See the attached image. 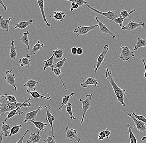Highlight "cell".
<instances>
[{"mask_svg": "<svg viewBox=\"0 0 146 143\" xmlns=\"http://www.w3.org/2000/svg\"><path fill=\"white\" fill-rule=\"evenodd\" d=\"M105 65L106 67L105 71V76L106 79L109 82L110 85L113 87L115 94L117 98V101L123 107H125L126 104L124 102V97L126 96L125 92L126 90L125 89H122L119 88L117 84L115 82L113 76V73L108 68L106 63V61H104Z\"/></svg>", "mask_w": 146, "mask_h": 143, "instance_id": "6da1fadb", "label": "cell"}, {"mask_svg": "<svg viewBox=\"0 0 146 143\" xmlns=\"http://www.w3.org/2000/svg\"><path fill=\"white\" fill-rule=\"evenodd\" d=\"M22 103H19L18 104L11 102L5 98L3 94H1L0 99V115H3L13 110L18 108L21 105Z\"/></svg>", "mask_w": 146, "mask_h": 143, "instance_id": "7a4b0ae2", "label": "cell"}, {"mask_svg": "<svg viewBox=\"0 0 146 143\" xmlns=\"http://www.w3.org/2000/svg\"><path fill=\"white\" fill-rule=\"evenodd\" d=\"M31 100V98H25L24 99V101L22 103L21 105L19 106L18 108L13 110L9 112L8 114L7 117L4 120L5 122L7 121V120L12 118L13 117L16 115H21L24 114V113L21 111V109L22 107H24L25 109H27L26 107H31L32 105V103L29 102Z\"/></svg>", "mask_w": 146, "mask_h": 143, "instance_id": "3957f363", "label": "cell"}, {"mask_svg": "<svg viewBox=\"0 0 146 143\" xmlns=\"http://www.w3.org/2000/svg\"><path fill=\"white\" fill-rule=\"evenodd\" d=\"M41 99H42V101L44 105V107H45V111L46 113V121L50 124V127H51V131L49 132L48 134H51V136L54 138L55 132L53 123L54 121L55 117L54 115H52V114L51 113V112H50L52 107H51L49 105H46L45 104V103L44 102V101L43 100V98H41Z\"/></svg>", "mask_w": 146, "mask_h": 143, "instance_id": "277c9868", "label": "cell"}, {"mask_svg": "<svg viewBox=\"0 0 146 143\" xmlns=\"http://www.w3.org/2000/svg\"><path fill=\"white\" fill-rule=\"evenodd\" d=\"M94 94H87L86 95L85 100H82L79 99V101L82 103V108H83V115H82V120H81V124L83 123L85 117L88 110L90 108L91 106V100L92 97Z\"/></svg>", "mask_w": 146, "mask_h": 143, "instance_id": "5b68a950", "label": "cell"}, {"mask_svg": "<svg viewBox=\"0 0 146 143\" xmlns=\"http://www.w3.org/2000/svg\"><path fill=\"white\" fill-rule=\"evenodd\" d=\"M99 27L98 25L97 24L90 26L81 25V26H78L76 29H75L73 31V33L77 36H80L81 35H84L91 31L96 30L97 28H99Z\"/></svg>", "mask_w": 146, "mask_h": 143, "instance_id": "8992f818", "label": "cell"}, {"mask_svg": "<svg viewBox=\"0 0 146 143\" xmlns=\"http://www.w3.org/2000/svg\"><path fill=\"white\" fill-rule=\"evenodd\" d=\"M66 130V139L69 142H76L79 143L81 141V137H79L78 134V131L72 128L69 129L68 127H65Z\"/></svg>", "mask_w": 146, "mask_h": 143, "instance_id": "52a82bcc", "label": "cell"}, {"mask_svg": "<svg viewBox=\"0 0 146 143\" xmlns=\"http://www.w3.org/2000/svg\"><path fill=\"white\" fill-rule=\"evenodd\" d=\"M122 49L121 50L119 58L123 61H127L130 58L135 57V54L127 46H120Z\"/></svg>", "mask_w": 146, "mask_h": 143, "instance_id": "ba28073f", "label": "cell"}, {"mask_svg": "<svg viewBox=\"0 0 146 143\" xmlns=\"http://www.w3.org/2000/svg\"><path fill=\"white\" fill-rule=\"evenodd\" d=\"M86 5L88 7V9H90V10H92V11L96 13L104 16L108 20H110V21L113 20V19H116V18H118L117 14L115 11L112 10V11H110L107 12H102L99 11L97 10L96 9L92 8L89 4H87Z\"/></svg>", "mask_w": 146, "mask_h": 143, "instance_id": "9c48e42d", "label": "cell"}, {"mask_svg": "<svg viewBox=\"0 0 146 143\" xmlns=\"http://www.w3.org/2000/svg\"><path fill=\"white\" fill-rule=\"evenodd\" d=\"M109 49V46L108 44H106L104 46V48L102 49V52L100 54L98 58L97 61L96 65V66L94 65L95 73H96L98 68L100 67L101 65L102 64L103 62L105 61V58H106V55L108 52V50Z\"/></svg>", "mask_w": 146, "mask_h": 143, "instance_id": "30bf717a", "label": "cell"}, {"mask_svg": "<svg viewBox=\"0 0 146 143\" xmlns=\"http://www.w3.org/2000/svg\"><path fill=\"white\" fill-rule=\"evenodd\" d=\"M145 23L139 22L137 23L133 20H129L128 23L126 26H124L121 27V29L123 30L131 32L136 30L137 28L142 29L145 27Z\"/></svg>", "mask_w": 146, "mask_h": 143, "instance_id": "8fae6325", "label": "cell"}, {"mask_svg": "<svg viewBox=\"0 0 146 143\" xmlns=\"http://www.w3.org/2000/svg\"><path fill=\"white\" fill-rule=\"evenodd\" d=\"M5 73L6 75L5 76L4 79L6 80V83L13 86L15 91H17V88L15 85V77L14 74L13 73L12 70L5 71Z\"/></svg>", "mask_w": 146, "mask_h": 143, "instance_id": "7c38bea8", "label": "cell"}, {"mask_svg": "<svg viewBox=\"0 0 146 143\" xmlns=\"http://www.w3.org/2000/svg\"><path fill=\"white\" fill-rule=\"evenodd\" d=\"M95 19L96 20L97 22L98 23L99 28L100 29V33L101 34H109L111 35L113 37V39H115V38L116 37V35L114 33L112 32L107 28L106 26V24H104L103 22H100L96 16L95 17Z\"/></svg>", "mask_w": 146, "mask_h": 143, "instance_id": "4fadbf2b", "label": "cell"}, {"mask_svg": "<svg viewBox=\"0 0 146 143\" xmlns=\"http://www.w3.org/2000/svg\"><path fill=\"white\" fill-rule=\"evenodd\" d=\"M127 115V116H129L130 118H131L132 121L134 122L135 124V127H136L138 131L141 132H146V127L145 123L137 120L135 117L132 116V114H130L129 112V113Z\"/></svg>", "mask_w": 146, "mask_h": 143, "instance_id": "5bb4252c", "label": "cell"}, {"mask_svg": "<svg viewBox=\"0 0 146 143\" xmlns=\"http://www.w3.org/2000/svg\"><path fill=\"white\" fill-rule=\"evenodd\" d=\"M43 107L42 106H39L37 109L32 111L28 112L25 115V120L23 121V123H25L30 120H34L36 119V115L42 109Z\"/></svg>", "mask_w": 146, "mask_h": 143, "instance_id": "9a60e30c", "label": "cell"}, {"mask_svg": "<svg viewBox=\"0 0 146 143\" xmlns=\"http://www.w3.org/2000/svg\"><path fill=\"white\" fill-rule=\"evenodd\" d=\"M44 47V44H41L40 41H38L35 45H33V49L31 50L30 52L27 54V58H32V56L35 55L38 51L42 50Z\"/></svg>", "mask_w": 146, "mask_h": 143, "instance_id": "2e32d148", "label": "cell"}, {"mask_svg": "<svg viewBox=\"0 0 146 143\" xmlns=\"http://www.w3.org/2000/svg\"><path fill=\"white\" fill-rule=\"evenodd\" d=\"M11 18H9L5 19L3 16H0V27L2 30H4L5 32H9V28L10 27H12L13 26L9 25L11 22Z\"/></svg>", "mask_w": 146, "mask_h": 143, "instance_id": "e0dca14e", "label": "cell"}, {"mask_svg": "<svg viewBox=\"0 0 146 143\" xmlns=\"http://www.w3.org/2000/svg\"><path fill=\"white\" fill-rule=\"evenodd\" d=\"M37 3H38V6H39V8L40 9V11L42 17L43 21L45 23L47 27H51V24L48 22L46 20V17L44 9V0H37Z\"/></svg>", "mask_w": 146, "mask_h": 143, "instance_id": "ac0fdd59", "label": "cell"}, {"mask_svg": "<svg viewBox=\"0 0 146 143\" xmlns=\"http://www.w3.org/2000/svg\"><path fill=\"white\" fill-rule=\"evenodd\" d=\"M81 80L83 82L81 83L80 86L84 88H87L89 85H94L96 86L98 84V81L92 77H88L85 81L82 79H81Z\"/></svg>", "mask_w": 146, "mask_h": 143, "instance_id": "d6986e66", "label": "cell"}, {"mask_svg": "<svg viewBox=\"0 0 146 143\" xmlns=\"http://www.w3.org/2000/svg\"><path fill=\"white\" fill-rule=\"evenodd\" d=\"M42 82V81L39 80H35L33 79H31L27 81L26 84L23 85V86H26L27 87V90L30 91H33L35 90V86L36 84Z\"/></svg>", "mask_w": 146, "mask_h": 143, "instance_id": "ffe728a7", "label": "cell"}, {"mask_svg": "<svg viewBox=\"0 0 146 143\" xmlns=\"http://www.w3.org/2000/svg\"><path fill=\"white\" fill-rule=\"evenodd\" d=\"M41 139L42 137L40 136V131L39 130L37 134L35 132L31 133L27 142L28 143H40V140Z\"/></svg>", "mask_w": 146, "mask_h": 143, "instance_id": "44dd1931", "label": "cell"}, {"mask_svg": "<svg viewBox=\"0 0 146 143\" xmlns=\"http://www.w3.org/2000/svg\"><path fill=\"white\" fill-rule=\"evenodd\" d=\"M28 122L29 123L33 124L35 127L40 131L44 132L46 131L44 128L47 125V123H44L40 121H35L34 120H30L28 121Z\"/></svg>", "mask_w": 146, "mask_h": 143, "instance_id": "7402d4cb", "label": "cell"}, {"mask_svg": "<svg viewBox=\"0 0 146 143\" xmlns=\"http://www.w3.org/2000/svg\"><path fill=\"white\" fill-rule=\"evenodd\" d=\"M66 16V14L62 11H54V15L50 16L48 18H54L56 20L63 22L65 17Z\"/></svg>", "mask_w": 146, "mask_h": 143, "instance_id": "603a6c76", "label": "cell"}, {"mask_svg": "<svg viewBox=\"0 0 146 143\" xmlns=\"http://www.w3.org/2000/svg\"><path fill=\"white\" fill-rule=\"evenodd\" d=\"M54 53H53V54L52 56L49 58L47 60H45L44 61V67H43V71H45L46 69L48 67L53 68H54L55 66V64L54 62Z\"/></svg>", "mask_w": 146, "mask_h": 143, "instance_id": "cb8c5ba5", "label": "cell"}, {"mask_svg": "<svg viewBox=\"0 0 146 143\" xmlns=\"http://www.w3.org/2000/svg\"><path fill=\"white\" fill-rule=\"evenodd\" d=\"M33 23V20H29L27 21H20L18 24H15L14 29L19 28L21 30H24L29 25H31Z\"/></svg>", "mask_w": 146, "mask_h": 143, "instance_id": "d4e9b609", "label": "cell"}, {"mask_svg": "<svg viewBox=\"0 0 146 143\" xmlns=\"http://www.w3.org/2000/svg\"><path fill=\"white\" fill-rule=\"evenodd\" d=\"M30 32L28 31L26 32H24L21 37L18 39L19 41L27 46V49H29L30 48V42H29V38H28V35L30 34Z\"/></svg>", "mask_w": 146, "mask_h": 143, "instance_id": "484cf974", "label": "cell"}, {"mask_svg": "<svg viewBox=\"0 0 146 143\" xmlns=\"http://www.w3.org/2000/svg\"><path fill=\"white\" fill-rule=\"evenodd\" d=\"M127 127L128 131L127 133L128 134L129 136L130 143H137L136 137H135V135L133 134V131L132 130V128H135V127H132L130 125L128 124Z\"/></svg>", "mask_w": 146, "mask_h": 143, "instance_id": "4316f807", "label": "cell"}, {"mask_svg": "<svg viewBox=\"0 0 146 143\" xmlns=\"http://www.w3.org/2000/svg\"><path fill=\"white\" fill-rule=\"evenodd\" d=\"M26 91H27V92L28 94H30L31 96L33 98H35V99H37V98H43L46 99V100H50V101L51 100V98H50V95H48V97H47L42 95L39 94L37 91H31L27 90H26Z\"/></svg>", "mask_w": 146, "mask_h": 143, "instance_id": "83f0119b", "label": "cell"}, {"mask_svg": "<svg viewBox=\"0 0 146 143\" xmlns=\"http://www.w3.org/2000/svg\"><path fill=\"white\" fill-rule=\"evenodd\" d=\"M15 41H12L11 42V49L10 51V57L11 59L16 61L17 58V54L16 52V49H17L16 47L15 46Z\"/></svg>", "mask_w": 146, "mask_h": 143, "instance_id": "f1b7e54d", "label": "cell"}, {"mask_svg": "<svg viewBox=\"0 0 146 143\" xmlns=\"http://www.w3.org/2000/svg\"><path fill=\"white\" fill-rule=\"evenodd\" d=\"M31 63V60L26 57L20 58L19 60V63L20 66L25 68H28L30 67Z\"/></svg>", "mask_w": 146, "mask_h": 143, "instance_id": "f546056e", "label": "cell"}, {"mask_svg": "<svg viewBox=\"0 0 146 143\" xmlns=\"http://www.w3.org/2000/svg\"><path fill=\"white\" fill-rule=\"evenodd\" d=\"M135 47L133 49L134 51H136L137 49L141 47H145L146 48V41L145 40H143L138 37L136 43H134Z\"/></svg>", "mask_w": 146, "mask_h": 143, "instance_id": "4dcf8cb0", "label": "cell"}, {"mask_svg": "<svg viewBox=\"0 0 146 143\" xmlns=\"http://www.w3.org/2000/svg\"><path fill=\"white\" fill-rule=\"evenodd\" d=\"M75 94V93H72L70 95H69L65 96L63 97L62 98V105L59 107V111H61V110H62V109L64 105H66L68 103V101H69L70 97H71V96H72V97L75 98V97L74 96V95Z\"/></svg>", "mask_w": 146, "mask_h": 143, "instance_id": "1f68e13d", "label": "cell"}, {"mask_svg": "<svg viewBox=\"0 0 146 143\" xmlns=\"http://www.w3.org/2000/svg\"><path fill=\"white\" fill-rule=\"evenodd\" d=\"M51 71L53 72L56 76H59V78L60 79V80H61V82H62V84L63 86L64 89H65L66 92H68V90H67V88L66 87L65 85H64V84L63 81L62 80V77H61V75L62 74V72H61V69H60V68H52Z\"/></svg>", "mask_w": 146, "mask_h": 143, "instance_id": "d6a6232c", "label": "cell"}, {"mask_svg": "<svg viewBox=\"0 0 146 143\" xmlns=\"http://www.w3.org/2000/svg\"><path fill=\"white\" fill-rule=\"evenodd\" d=\"M11 130V127L9 125H7L5 123V122H2V125L1 127V131L3 132L5 136V137H8L9 136L10 133H9V130Z\"/></svg>", "mask_w": 146, "mask_h": 143, "instance_id": "836d02e7", "label": "cell"}, {"mask_svg": "<svg viewBox=\"0 0 146 143\" xmlns=\"http://www.w3.org/2000/svg\"><path fill=\"white\" fill-rule=\"evenodd\" d=\"M66 111L70 116V118L72 120H76V118L74 116L72 111V105L71 103H68L66 105Z\"/></svg>", "mask_w": 146, "mask_h": 143, "instance_id": "e575fe53", "label": "cell"}, {"mask_svg": "<svg viewBox=\"0 0 146 143\" xmlns=\"http://www.w3.org/2000/svg\"><path fill=\"white\" fill-rule=\"evenodd\" d=\"M53 53H54V57L56 59H62V57L64 55V51L63 49H59L56 48L55 50H53Z\"/></svg>", "mask_w": 146, "mask_h": 143, "instance_id": "d590c367", "label": "cell"}, {"mask_svg": "<svg viewBox=\"0 0 146 143\" xmlns=\"http://www.w3.org/2000/svg\"><path fill=\"white\" fill-rule=\"evenodd\" d=\"M135 11L136 9H134L133 10H132L129 13H128L127 11L125 10H122L121 11V12H120V15H121V17L124 18L125 20H127L128 18H129V16H130V14L135 12Z\"/></svg>", "mask_w": 146, "mask_h": 143, "instance_id": "8d00e7d4", "label": "cell"}, {"mask_svg": "<svg viewBox=\"0 0 146 143\" xmlns=\"http://www.w3.org/2000/svg\"><path fill=\"white\" fill-rule=\"evenodd\" d=\"M22 128V126L21 125H19L13 126L11 129L9 136H12L18 134L19 132V131H20V129Z\"/></svg>", "mask_w": 146, "mask_h": 143, "instance_id": "74e56055", "label": "cell"}, {"mask_svg": "<svg viewBox=\"0 0 146 143\" xmlns=\"http://www.w3.org/2000/svg\"><path fill=\"white\" fill-rule=\"evenodd\" d=\"M3 95L5 97V98L9 101L11 102L15 103V104H18V102L16 100V97L13 95H8L7 94H3Z\"/></svg>", "mask_w": 146, "mask_h": 143, "instance_id": "f35d334b", "label": "cell"}, {"mask_svg": "<svg viewBox=\"0 0 146 143\" xmlns=\"http://www.w3.org/2000/svg\"><path fill=\"white\" fill-rule=\"evenodd\" d=\"M64 1L72 2L78 5L79 6H84V5L89 4V3L84 0H64Z\"/></svg>", "mask_w": 146, "mask_h": 143, "instance_id": "ab89813d", "label": "cell"}, {"mask_svg": "<svg viewBox=\"0 0 146 143\" xmlns=\"http://www.w3.org/2000/svg\"><path fill=\"white\" fill-rule=\"evenodd\" d=\"M111 21H113L115 23L118 24L119 25V27H122L124 26L123 23L125 20L124 18L120 17L119 18H116V19H113V20H111Z\"/></svg>", "mask_w": 146, "mask_h": 143, "instance_id": "60d3db41", "label": "cell"}, {"mask_svg": "<svg viewBox=\"0 0 146 143\" xmlns=\"http://www.w3.org/2000/svg\"><path fill=\"white\" fill-rule=\"evenodd\" d=\"M132 116L134 117H135L137 120L139 121H141V122H143V123L146 124V118L145 117L141 115H137L133 111H132Z\"/></svg>", "mask_w": 146, "mask_h": 143, "instance_id": "b9f144b4", "label": "cell"}, {"mask_svg": "<svg viewBox=\"0 0 146 143\" xmlns=\"http://www.w3.org/2000/svg\"><path fill=\"white\" fill-rule=\"evenodd\" d=\"M66 61V58H64L63 59H61V61H59L56 64H55V66L54 68H61L62 67Z\"/></svg>", "mask_w": 146, "mask_h": 143, "instance_id": "7bdbcfd3", "label": "cell"}, {"mask_svg": "<svg viewBox=\"0 0 146 143\" xmlns=\"http://www.w3.org/2000/svg\"><path fill=\"white\" fill-rule=\"evenodd\" d=\"M53 138L54 137H52V136H48L47 139L43 140V142L47 143H56V142Z\"/></svg>", "mask_w": 146, "mask_h": 143, "instance_id": "ee69618b", "label": "cell"}, {"mask_svg": "<svg viewBox=\"0 0 146 143\" xmlns=\"http://www.w3.org/2000/svg\"><path fill=\"white\" fill-rule=\"evenodd\" d=\"M29 132V130H28V129H27L26 130V131H25V133L22 136H21L20 139H19V140L18 141V142H17L16 143H23V140L24 139L25 137V136L27 135V134L28 133V132Z\"/></svg>", "mask_w": 146, "mask_h": 143, "instance_id": "f6af8a7d", "label": "cell"}, {"mask_svg": "<svg viewBox=\"0 0 146 143\" xmlns=\"http://www.w3.org/2000/svg\"><path fill=\"white\" fill-rule=\"evenodd\" d=\"M79 7V6L78 5L72 2V3H71V9H70V11L71 12H72L74 10H76V9H78Z\"/></svg>", "mask_w": 146, "mask_h": 143, "instance_id": "bcb514c9", "label": "cell"}, {"mask_svg": "<svg viewBox=\"0 0 146 143\" xmlns=\"http://www.w3.org/2000/svg\"><path fill=\"white\" fill-rule=\"evenodd\" d=\"M103 131L104 132L105 134L106 135V138L108 139V138H109L110 136V134H111V132H110V131H109L108 128H107L106 129V130H104V131Z\"/></svg>", "mask_w": 146, "mask_h": 143, "instance_id": "7dc6e473", "label": "cell"}, {"mask_svg": "<svg viewBox=\"0 0 146 143\" xmlns=\"http://www.w3.org/2000/svg\"><path fill=\"white\" fill-rule=\"evenodd\" d=\"M77 48L76 47H73L71 49V51L72 54L74 55L77 54Z\"/></svg>", "mask_w": 146, "mask_h": 143, "instance_id": "c3c4849f", "label": "cell"}, {"mask_svg": "<svg viewBox=\"0 0 146 143\" xmlns=\"http://www.w3.org/2000/svg\"><path fill=\"white\" fill-rule=\"evenodd\" d=\"M83 53V49L81 47H78L77 48V55H82Z\"/></svg>", "mask_w": 146, "mask_h": 143, "instance_id": "681fc988", "label": "cell"}, {"mask_svg": "<svg viewBox=\"0 0 146 143\" xmlns=\"http://www.w3.org/2000/svg\"><path fill=\"white\" fill-rule=\"evenodd\" d=\"M141 61H142V62L143 63V64H144V67H145V73H144V76L146 79V64L145 62V59H144V58H141Z\"/></svg>", "mask_w": 146, "mask_h": 143, "instance_id": "f907efd6", "label": "cell"}, {"mask_svg": "<svg viewBox=\"0 0 146 143\" xmlns=\"http://www.w3.org/2000/svg\"><path fill=\"white\" fill-rule=\"evenodd\" d=\"M0 3H1V5L3 7V9H4L5 11H6L7 9V7L6 5H5L3 3V2L2 0H0Z\"/></svg>", "mask_w": 146, "mask_h": 143, "instance_id": "816d5d0a", "label": "cell"}, {"mask_svg": "<svg viewBox=\"0 0 146 143\" xmlns=\"http://www.w3.org/2000/svg\"><path fill=\"white\" fill-rule=\"evenodd\" d=\"M98 135L101 136H103V137L105 138L106 137V135L105 134L104 132V131H101L99 133V134H98Z\"/></svg>", "mask_w": 146, "mask_h": 143, "instance_id": "f5cc1de1", "label": "cell"}, {"mask_svg": "<svg viewBox=\"0 0 146 143\" xmlns=\"http://www.w3.org/2000/svg\"><path fill=\"white\" fill-rule=\"evenodd\" d=\"M3 132L2 131H0V139H1V143H2L3 136Z\"/></svg>", "mask_w": 146, "mask_h": 143, "instance_id": "db71d44e", "label": "cell"}, {"mask_svg": "<svg viewBox=\"0 0 146 143\" xmlns=\"http://www.w3.org/2000/svg\"><path fill=\"white\" fill-rule=\"evenodd\" d=\"M98 139H99V140H104L105 138H104V137H103V136H101L98 135Z\"/></svg>", "mask_w": 146, "mask_h": 143, "instance_id": "11a10c76", "label": "cell"}, {"mask_svg": "<svg viewBox=\"0 0 146 143\" xmlns=\"http://www.w3.org/2000/svg\"><path fill=\"white\" fill-rule=\"evenodd\" d=\"M146 139V136H143V137H142L141 138V141H145Z\"/></svg>", "mask_w": 146, "mask_h": 143, "instance_id": "9f6ffc18", "label": "cell"}, {"mask_svg": "<svg viewBox=\"0 0 146 143\" xmlns=\"http://www.w3.org/2000/svg\"><path fill=\"white\" fill-rule=\"evenodd\" d=\"M26 143H28V142H26Z\"/></svg>", "mask_w": 146, "mask_h": 143, "instance_id": "6f0895ef", "label": "cell"}, {"mask_svg": "<svg viewBox=\"0 0 146 143\" xmlns=\"http://www.w3.org/2000/svg\"><path fill=\"white\" fill-rule=\"evenodd\" d=\"M145 40H146V39H145Z\"/></svg>", "mask_w": 146, "mask_h": 143, "instance_id": "680465c9", "label": "cell"}, {"mask_svg": "<svg viewBox=\"0 0 146 143\" xmlns=\"http://www.w3.org/2000/svg\"></svg>", "mask_w": 146, "mask_h": 143, "instance_id": "91938a15", "label": "cell"}]
</instances>
